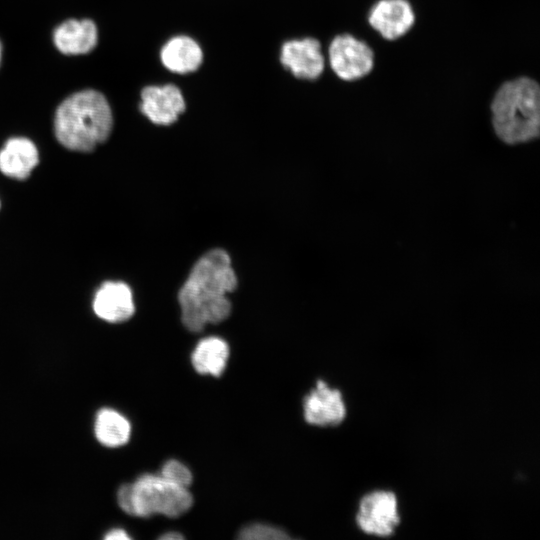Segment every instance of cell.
I'll list each match as a JSON object with an SVG mask.
<instances>
[{"label": "cell", "mask_w": 540, "mask_h": 540, "mask_svg": "<svg viewBox=\"0 0 540 540\" xmlns=\"http://www.w3.org/2000/svg\"><path fill=\"white\" fill-rule=\"evenodd\" d=\"M37 163L38 150L28 138H11L0 151V171L11 178H27Z\"/></svg>", "instance_id": "4fadbf2b"}, {"label": "cell", "mask_w": 540, "mask_h": 540, "mask_svg": "<svg viewBox=\"0 0 540 540\" xmlns=\"http://www.w3.org/2000/svg\"><path fill=\"white\" fill-rule=\"evenodd\" d=\"M280 60L297 78L314 80L324 70L321 46L314 38L291 40L283 44Z\"/></svg>", "instance_id": "30bf717a"}, {"label": "cell", "mask_w": 540, "mask_h": 540, "mask_svg": "<svg viewBox=\"0 0 540 540\" xmlns=\"http://www.w3.org/2000/svg\"><path fill=\"white\" fill-rule=\"evenodd\" d=\"M113 126L111 108L98 91L83 90L67 97L57 108L54 131L65 148L92 151L110 135Z\"/></svg>", "instance_id": "7a4b0ae2"}, {"label": "cell", "mask_w": 540, "mask_h": 540, "mask_svg": "<svg viewBox=\"0 0 540 540\" xmlns=\"http://www.w3.org/2000/svg\"><path fill=\"white\" fill-rule=\"evenodd\" d=\"M328 55L332 70L345 81L363 78L374 66L372 49L350 34L336 36L330 43Z\"/></svg>", "instance_id": "8992f818"}, {"label": "cell", "mask_w": 540, "mask_h": 540, "mask_svg": "<svg viewBox=\"0 0 540 540\" xmlns=\"http://www.w3.org/2000/svg\"><path fill=\"white\" fill-rule=\"evenodd\" d=\"M492 126L500 141L514 146L540 135V88L529 77L503 83L491 103Z\"/></svg>", "instance_id": "3957f363"}, {"label": "cell", "mask_w": 540, "mask_h": 540, "mask_svg": "<svg viewBox=\"0 0 540 540\" xmlns=\"http://www.w3.org/2000/svg\"><path fill=\"white\" fill-rule=\"evenodd\" d=\"M94 432L101 444L118 447L129 440L131 425L127 418L116 410L104 408L97 413Z\"/></svg>", "instance_id": "2e32d148"}, {"label": "cell", "mask_w": 540, "mask_h": 540, "mask_svg": "<svg viewBox=\"0 0 540 540\" xmlns=\"http://www.w3.org/2000/svg\"><path fill=\"white\" fill-rule=\"evenodd\" d=\"M53 41L57 49L63 54H86L93 50L97 44V27L89 19H70L54 30Z\"/></svg>", "instance_id": "7c38bea8"}, {"label": "cell", "mask_w": 540, "mask_h": 540, "mask_svg": "<svg viewBox=\"0 0 540 540\" xmlns=\"http://www.w3.org/2000/svg\"><path fill=\"white\" fill-rule=\"evenodd\" d=\"M303 410L309 424L321 427L339 425L347 413L341 392L330 388L322 380H318L315 388L305 397Z\"/></svg>", "instance_id": "52a82bcc"}, {"label": "cell", "mask_w": 540, "mask_h": 540, "mask_svg": "<svg viewBox=\"0 0 540 540\" xmlns=\"http://www.w3.org/2000/svg\"><path fill=\"white\" fill-rule=\"evenodd\" d=\"M236 286V274L227 252L214 249L204 254L178 294L184 326L199 332L206 324L225 320L231 311L227 295Z\"/></svg>", "instance_id": "6da1fadb"}, {"label": "cell", "mask_w": 540, "mask_h": 540, "mask_svg": "<svg viewBox=\"0 0 540 540\" xmlns=\"http://www.w3.org/2000/svg\"><path fill=\"white\" fill-rule=\"evenodd\" d=\"M93 309L105 321H126L135 310L130 287L123 282H105L95 294Z\"/></svg>", "instance_id": "8fae6325"}, {"label": "cell", "mask_w": 540, "mask_h": 540, "mask_svg": "<svg viewBox=\"0 0 540 540\" xmlns=\"http://www.w3.org/2000/svg\"><path fill=\"white\" fill-rule=\"evenodd\" d=\"M160 539L162 540H177V539H183V536L178 532H167L163 534Z\"/></svg>", "instance_id": "ffe728a7"}, {"label": "cell", "mask_w": 540, "mask_h": 540, "mask_svg": "<svg viewBox=\"0 0 540 540\" xmlns=\"http://www.w3.org/2000/svg\"><path fill=\"white\" fill-rule=\"evenodd\" d=\"M228 357L229 346L226 341L211 336L198 342L191 355V362L198 373L219 377L225 370Z\"/></svg>", "instance_id": "9a60e30c"}, {"label": "cell", "mask_w": 540, "mask_h": 540, "mask_svg": "<svg viewBox=\"0 0 540 540\" xmlns=\"http://www.w3.org/2000/svg\"><path fill=\"white\" fill-rule=\"evenodd\" d=\"M105 539L106 540H117V539L127 540V539H130V536L126 533V531L122 529H113L106 534Z\"/></svg>", "instance_id": "d6986e66"}, {"label": "cell", "mask_w": 540, "mask_h": 540, "mask_svg": "<svg viewBox=\"0 0 540 540\" xmlns=\"http://www.w3.org/2000/svg\"><path fill=\"white\" fill-rule=\"evenodd\" d=\"M243 540H283L289 539V536L274 526L255 523L244 527L238 536Z\"/></svg>", "instance_id": "e0dca14e"}, {"label": "cell", "mask_w": 540, "mask_h": 540, "mask_svg": "<svg viewBox=\"0 0 540 540\" xmlns=\"http://www.w3.org/2000/svg\"><path fill=\"white\" fill-rule=\"evenodd\" d=\"M160 475L166 480L184 488H188L193 479L189 468L174 459L164 463Z\"/></svg>", "instance_id": "ac0fdd59"}, {"label": "cell", "mask_w": 540, "mask_h": 540, "mask_svg": "<svg viewBox=\"0 0 540 540\" xmlns=\"http://www.w3.org/2000/svg\"><path fill=\"white\" fill-rule=\"evenodd\" d=\"M1 57H2V44L0 42V62H1Z\"/></svg>", "instance_id": "44dd1931"}, {"label": "cell", "mask_w": 540, "mask_h": 540, "mask_svg": "<svg viewBox=\"0 0 540 540\" xmlns=\"http://www.w3.org/2000/svg\"><path fill=\"white\" fill-rule=\"evenodd\" d=\"M160 58L171 72L186 74L198 69L203 54L195 40L188 36H176L162 47Z\"/></svg>", "instance_id": "5bb4252c"}, {"label": "cell", "mask_w": 540, "mask_h": 540, "mask_svg": "<svg viewBox=\"0 0 540 540\" xmlns=\"http://www.w3.org/2000/svg\"><path fill=\"white\" fill-rule=\"evenodd\" d=\"M117 500L123 511L137 517L154 514L178 517L187 512L193 503L188 488L176 485L160 474H145L134 483L122 485Z\"/></svg>", "instance_id": "277c9868"}, {"label": "cell", "mask_w": 540, "mask_h": 540, "mask_svg": "<svg viewBox=\"0 0 540 540\" xmlns=\"http://www.w3.org/2000/svg\"><path fill=\"white\" fill-rule=\"evenodd\" d=\"M400 523L398 500L394 492L375 490L365 494L358 505L356 524L369 535L389 537Z\"/></svg>", "instance_id": "5b68a950"}, {"label": "cell", "mask_w": 540, "mask_h": 540, "mask_svg": "<svg viewBox=\"0 0 540 540\" xmlns=\"http://www.w3.org/2000/svg\"><path fill=\"white\" fill-rule=\"evenodd\" d=\"M368 22L384 39L404 36L415 22V14L407 0H379L369 14Z\"/></svg>", "instance_id": "ba28073f"}, {"label": "cell", "mask_w": 540, "mask_h": 540, "mask_svg": "<svg viewBox=\"0 0 540 540\" xmlns=\"http://www.w3.org/2000/svg\"><path fill=\"white\" fill-rule=\"evenodd\" d=\"M141 111L153 123H174L185 109V101L178 87L172 84L147 86L141 93Z\"/></svg>", "instance_id": "9c48e42d"}]
</instances>
